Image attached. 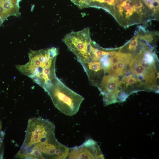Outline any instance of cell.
<instances>
[{
	"mask_svg": "<svg viewBox=\"0 0 159 159\" xmlns=\"http://www.w3.org/2000/svg\"><path fill=\"white\" fill-rule=\"evenodd\" d=\"M55 130L54 124L47 119H30L24 140L15 158L48 159L58 146Z\"/></svg>",
	"mask_w": 159,
	"mask_h": 159,
	"instance_id": "obj_1",
	"label": "cell"
},
{
	"mask_svg": "<svg viewBox=\"0 0 159 159\" xmlns=\"http://www.w3.org/2000/svg\"><path fill=\"white\" fill-rule=\"evenodd\" d=\"M59 49L52 47L29 53V60L24 65L16 67L21 73L31 78L43 89L52 79L57 77L55 64Z\"/></svg>",
	"mask_w": 159,
	"mask_h": 159,
	"instance_id": "obj_2",
	"label": "cell"
},
{
	"mask_svg": "<svg viewBox=\"0 0 159 159\" xmlns=\"http://www.w3.org/2000/svg\"><path fill=\"white\" fill-rule=\"evenodd\" d=\"M54 106L62 113L72 116L78 112L84 98L65 85L58 77L52 79L44 86Z\"/></svg>",
	"mask_w": 159,
	"mask_h": 159,
	"instance_id": "obj_3",
	"label": "cell"
},
{
	"mask_svg": "<svg viewBox=\"0 0 159 159\" xmlns=\"http://www.w3.org/2000/svg\"><path fill=\"white\" fill-rule=\"evenodd\" d=\"M129 68L137 76L135 78L136 85L148 87L155 86L156 69L154 62L143 58L134 57L130 62Z\"/></svg>",
	"mask_w": 159,
	"mask_h": 159,
	"instance_id": "obj_4",
	"label": "cell"
},
{
	"mask_svg": "<svg viewBox=\"0 0 159 159\" xmlns=\"http://www.w3.org/2000/svg\"><path fill=\"white\" fill-rule=\"evenodd\" d=\"M100 155L96 142L89 139L80 146L70 148L68 156L69 159H85L100 157Z\"/></svg>",
	"mask_w": 159,
	"mask_h": 159,
	"instance_id": "obj_5",
	"label": "cell"
},
{
	"mask_svg": "<svg viewBox=\"0 0 159 159\" xmlns=\"http://www.w3.org/2000/svg\"><path fill=\"white\" fill-rule=\"evenodd\" d=\"M120 84L118 78L108 74L103 77L97 87L106 101L109 94L116 90Z\"/></svg>",
	"mask_w": 159,
	"mask_h": 159,
	"instance_id": "obj_6",
	"label": "cell"
},
{
	"mask_svg": "<svg viewBox=\"0 0 159 159\" xmlns=\"http://www.w3.org/2000/svg\"><path fill=\"white\" fill-rule=\"evenodd\" d=\"M117 7L119 15L123 16H123L127 20L130 19V18H131L135 13L140 15L143 14V13L138 10L133 5H132L130 2L127 0L123 1L121 4L117 6Z\"/></svg>",
	"mask_w": 159,
	"mask_h": 159,
	"instance_id": "obj_7",
	"label": "cell"
},
{
	"mask_svg": "<svg viewBox=\"0 0 159 159\" xmlns=\"http://www.w3.org/2000/svg\"><path fill=\"white\" fill-rule=\"evenodd\" d=\"M130 53H125L119 52L114 56L109 58L110 64H117L120 62L129 63L132 58Z\"/></svg>",
	"mask_w": 159,
	"mask_h": 159,
	"instance_id": "obj_8",
	"label": "cell"
},
{
	"mask_svg": "<svg viewBox=\"0 0 159 159\" xmlns=\"http://www.w3.org/2000/svg\"><path fill=\"white\" fill-rule=\"evenodd\" d=\"M138 34H136L130 41L128 45V49L130 51L135 50L138 44Z\"/></svg>",
	"mask_w": 159,
	"mask_h": 159,
	"instance_id": "obj_9",
	"label": "cell"
},
{
	"mask_svg": "<svg viewBox=\"0 0 159 159\" xmlns=\"http://www.w3.org/2000/svg\"><path fill=\"white\" fill-rule=\"evenodd\" d=\"M71 0L73 3L80 9L87 7V2L86 0Z\"/></svg>",
	"mask_w": 159,
	"mask_h": 159,
	"instance_id": "obj_10",
	"label": "cell"
},
{
	"mask_svg": "<svg viewBox=\"0 0 159 159\" xmlns=\"http://www.w3.org/2000/svg\"><path fill=\"white\" fill-rule=\"evenodd\" d=\"M117 1L118 0H104L103 4L110 6H114Z\"/></svg>",
	"mask_w": 159,
	"mask_h": 159,
	"instance_id": "obj_11",
	"label": "cell"
},
{
	"mask_svg": "<svg viewBox=\"0 0 159 159\" xmlns=\"http://www.w3.org/2000/svg\"><path fill=\"white\" fill-rule=\"evenodd\" d=\"M89 0H87V7L88 6V2Z\"/></svg>",
	"mask_w": 159,
	"mask_h": 159,
	"instance_id": "obj_12",
	"label": "cell"
}]
</instances>
